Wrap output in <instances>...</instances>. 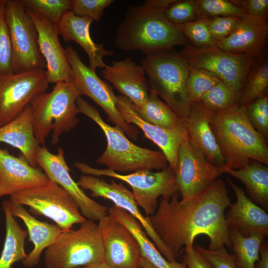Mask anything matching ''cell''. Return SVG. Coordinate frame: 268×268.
<instances>
[{
	"label": "cell",
	"instance_id": "1",
	"mask_svg": "<svg viewBox=\"0 0 268 268\" xmlns=\"http://www.w3.org/2000/svg\"><path fill=\"white\" fill-rule=\"evenodd\" d=\"M179 195L177 191L170 199L162 198L149 216L155 233L176 258L183 246H193L199 235L208 237L210 250L224 245L230 248L224 212L231 202L225 182L217 179L188 200L179 201Z\"/></svg>",
	"mask_w": 268,
	"mask_h": 268
},
{
	"label": "cell",
	"instance_id": "2",
	"mask_svg": "<svg viewBox=\"0 0 268 268\" xmlns=\"http://www.w3.org/2000/svg\"><path fill=\"white\" fill-rule=\"evenodd\" d=\"M187 41L164 10L143 4L129 7L115 36V44L121 50L140 51L146 56L170 50Z\"/></svg>",
	"mask_w": 268,
	"mask_h": 268
},
{
	"label": "cell",
	"instance_id": "3",
	"mask_svg": "<svg viewBox=\"0 0 268 268\" xmlns=\"http://www.w3.org/2000/svg\"><path fill=\"white\" fill-rule=\"evenodd\" d=\"M210 126L227 167L238 169L251 161L268 165L266 139L250 123L245 107L237 103L213 112Z\"/></svg>",
	"mask_w": 268,
	"mask_h": 268
},
{
	"label": "cell",
	"instance_id": "4",
	"mask_svg": "<svg viewBox=\"0 0 268 268\" xmlns=\"http://www.w3.org/2000/svg\"><path fill=\"white\" fill-rule=\"evenodd\" d=\"M79 113L94 121L103 132L107 145L96 160L97 163L117 173L140 170H163L167 160L161 151L138 146L130 141L118 126H111L102 118L99 111L81 96L76 101Z\"/></svg>",
	"mask_w": 268,
	"mask_h": 268
},
{
	"label": "cell",
	"instance_id": "5",
	"mask_svg": "<svg viewBox=\"0 0 268 268\" xmlns=\"http://www.w3.org/2000/svg\"><path fill=\"white\" fill-rule=\"evenodd\" d=\"M80 96L71 78L56 83L51 92L42 93L33 99L30 104L33 110V131L39 145H45L51 132L52 143H57L63 134L77 126L79 112L76 101Z\"/></svg>",
	"mask_w": 268,
	"mask_h": 268
},
{
	"label": "cell",
	"instance_id": "6",
	"mask_svg": "<svg viewBox=\"0 0 268 268\" xmlns=\"http://www.w3.org/2000/svg\"><path fill=\"white\" fill-rule=\"evenodd\" d=\"M141 65L148 76L149 89L185 120L191 108L186 90L190 67L185 58L168 50L146 56Z\"/></svg>",
	"mask_w": 268,
	"mask_h": 268
},
{
	"label": "cell",
	"instance_id": "7",
	"mask_svg": "<svg viewBox=\"0 0 268 268\" xmlns=\"http://www.w3.org/2000/svg\"><path fill=\"white\" fill-rule=\"evenodd\" d=\"M46 268H76L105 262L98 224L86 219L76 229L63 231L45 252Z\"/></svg>",
	"mask_w": 268,
	"mask_h": 268
},
{
	"label": "cell",
	"instance_id": "8",
	"mask_svg": "<svg viewBox=\"0 0 268 268\" xmlns=\"http://www.w3.org/2000/svg\"><path fill=\"white\" fill-rule=\"evenodd\" d=\"M74 166L83 174L100 177L107 176L120 180L128 184L138 206L146 216L153 215L158 206V199H170L178 191L176 174L172 168L153 172L140 170L128 174H121L108 169H97L81 162H75Z\"/></svg>",
	"mask_w": 268,
	"mask_h": 268
},
{
	"label": "cell",
	"instance_id": "9",
	"mask_svg": "<svg viewBox=\"0 0 268 268\" xmlns=\"http://www.w3.org/2000/svg\"><path fill=\"white\" fill-rule=\"evenodd\" d=\"M9 201L14 204L27 206L32 213L51 219L63 231L86 220L71 196L51 181L46 185L17 192L10 196Z\"/></svg>",
	"mask_w": 268,
	"mask_h": 268
},
{
	"label": "cell",
	"instance_id": "10",
	"mask_svg": "<svg viewBox=\"0 0 268 268\" xmlns=\"http://www.w3.org/2000/svg\"><path fill=\"white\" fill-rule=\"evenodd\" d=\"M5 16L12 47V72L45 69L46 63L39 51L36 28L21 0H6Z\"/></svg>",
	"mask_w": 268,
	"mask_h": 268
},
{
	"label": "cell",
	"instance_id": "11",
	"mask_svg": "<svg viewBox=\"0 0 268 268\" xmlns=\"http://www.w3.org/2000/svg\"><path fill=\"white\" fill-rule=\"evenodd\" d=\"M180 54L190 68L202 69L218 76L241 97L247 75L255 57L223 51L216 46L198 48L188 46Z\"/></svg>",
	"mask_w": 268,
	"mask_h": 268
},
{
	"label": "cell",
	"instance_id": "12",
	"mask_svg": "<svg viewBox=\"0 0 268 268\" xmlns=\"http://www.w3.org/2000/svg\"><path fill=\"white\" fill-rule=\"evenodd\" d=\"M65 50L72 69V78L80 95L91 98L104 111L111 122L131 138L136 139L138 132L135 127L127 123L121 115L117 107V96L112 87L82 61L71 46H67Z\"/></svg>",
	"mask_w": 268,
	"mask_h": 268
},
{
	"label": "cell",
	"instance_id": "13",
	"mask_svg": "<svg viewBox=\"0 0 268 268\" xmlns=\"http://www.w3.org/2000/svg\"><path fill=\"white\" fill-rule=\"evenodd\" d=\"M46 71L36 69L0 74V124L17 117L36 96L49 86Z\"/></svg>",
	"mask_w": 268,
	"mask_h": 268
},
{
	"label": "cell",
	"instance_id": "14",
	"mask_svg": "<svg viewBox=\"0 0 268 268\" xmlns=\"http://www.w3.org/2000/svg\"><path fill=\"white\" fill-rule=\"evenodd\" d=\"M224 167L209 162L188 137L179 148L175 173L182 200L190 199L205 190L224 173Z\"/></svg>",
	"mask_w": 268,
	"mask_h": 268
},
{
	"label": "cell",
	"instance_id": "15",
	"mask_svg": "<svg viewBox=\"0 0 268 268\" xmlns=\"http://www.w3.org/2000/svg\"><path fill=\"white\" fill-rule=\"evenodd\" d=\"M35 159L37 165L49 179L61 186L75 200L86 219L98 221L108 214L107 206L88 197L72 178L62 147H59L57 153L53 154L45 145H39L36 150Z\"/></svg>",
	"mask_w": 268,
	"mask_h": 268
},
{
	"label": "cell",
	"instance_id": "16",
	"mask_svg": "<svg viewBox=\"0 0 268 268\" xmlns=\"http://www.w3.org/2000/svg\"><path fill=\"white\" fill-rule=\"evenodd\" d=\"M76 183L81 189L90 191L92 197L108 199L132 215L140 223L163 256L169 262L176 261V257L155 233L149 216L144 215L140 211L132 192L122 183H117L113 180L108 183L100 177L85 174L81 175Z\"/></svg>",
	"mask_w": 268,
	"mask_h": 268
},
{
	"label": "cell",
	"instance_id": "17",
	"mask_svg": "<svg viewBox=\"0 0 268 268\" xmlns=\"http://www.w3.org/2000/svg\"><path fill=\"white\" fill-rule=\"evenodd\" d=\"M105 263L115 268H141L143 259L134 236L108 214L98 221Z\"/></svg>",
	"mask_w": 268,
	"mask_h": 268
},
{
	"label": "cell",
	"instance_id": "18",
	"mask_svg": "<svg viewBox=\"0 0 268 268\" xmlns=\"http://www.w3.org/2000/svg\"><path fill=\"white\" fill-rule=\"evenodd\" d=\"M117 107L124 120L140 129L144 135L161 149L169 166L176 173L178 168V151L181 144L188 137L184 120L173 128L165 129L143 120L126 97L117 96Z\"/></svg>",
	"mask_w": 268,
	"mask_h": 268
},
{
	"label": "cell",
	"instance_id": "19",
	"mask_svg": "<svg viewBox=\"0 0 268 268\" xmlns=\"http://www.w3.org/2000/svg\"><path fill=\"white\" fill-rule=\"evenodd\" d=\"M25 10L37 31L39 49L46 63L48 82L56 83L72 78L66 50L59 40L57 24L34 11L26 8Z\"/></svg>",
	"mask_w": 268,
	"mask_h": 268
},
{
	"label": "cell",
	"instance_id": "20",
	"mask_svg": "<svg viewBox=\"0 0 268 268\" xmlns=\"http://www.w3.org/2000/svg\"><path fill=\"white\" fill-rule=\"evenodd\" d=\"M50 182L44 171L30 165L21 154L16 157L0 148V198Z\"/></svg>",
	"mask_w": 268,
	"mask_h": 268
},
{
	"label": "cell",
	"instance_id": "21",
	"mask_svg": "<svg viewBox=\"0 0 268 268\" xmlns=\"http://www.w3.org/2000/svg\"><path fill=\"white\" fill-rule=\"evenodd\" d=\"M103 78L110 82L119 92L128 98L134 106L143 104L147 99L149 86L141 65L130 58L113 61L101 70Z\"/></svg>",
	"mask_w": 268,
	"mask_h": 268
},
{
	"label": "cell",
	"instance_id": "22",
	"mask_svg": "<svg viewBox=\"0 0 268 268\" xmlns=\"http://www.w3.org/2000/svg\"><path fill=\"white\" fill-rule=\"evenodd\" d=\"M236 197V201L230 205L225 218L228 229L236 228L245 237L260 234L268 235V214L248 198L245 191L227 178Z\"/></svg>",
	"mask_w": 268,
	"mask_h": 268
},
{
	"label": "cell",
	"instance_id": "23",
	"mask_svg": "<svg viewBox=\"0 0 268 268\" xmlns=\"http://www.w3.org/2000/svg\"><path fill=\"white\" fill-rule=\"evenodd\" d=\"M268 24L266 18L245 15L235 30L216 46L231 53L251 55L262 54L267 42Z\"/></svg>",
	"mask_w": 268,
	"mask_h": 268
},
{
	"label": "cell",
	"instance_id": "24",
	"mask_svg": "<svg viewBox=\"0 0 268 268\" xmlns=\"http://www.w3.org/2000/svg\"><path fill=\"white\" fill-rule=\"evenodd\" d=\"M92 21L89 18L76 16L69 11L57 25L59 34L65 42L74 41L86 52L89 59L88 67L95 71L97 68H105L107 65L103 58L114 53L105 49L103 44H96L92 40L90 33Z\"/></svg>",
	"mask_w": 268,
	"mask_h": 268
},
{
	"label": "cell",
	"instance_id": "25",
	"mask_svg": "<svg viewBox=\"0 0 268 268\" xmlns=\"http://www.w3.org/2000/svg\"><path fill=\"white\" fill-rule=\"evenodd\" d=\"M212 113L199 102L191 105L189 115L184 120L190 140L211 164L224 166L226 160L210 126Z\"/></svg>",
	"mask_w": 268,
	"mask_h": 268
},
{
	"label": "cell",
	"instance_id": "26",
	"mask_svg": "<svg viewBox=\"0 0 268 268\" xmlns=\"http://www.w3.org/2000/svg\"><path fill=\"white\" fill-rule=\"evenodd\" d=\"M9 205L13 216L23 222L27 228L29 241L34 245L27 258L22 261L24 267L33 268L38 265L42 251L52 245L63 231L56 224L36 219L23 205L14 204L10 201Z\"/></svg>",
	"mask_w": 268,
	"mask_h": 268
},
{
	"label": "cell",
	"instance_id": "27",
	"mask_svg": "<svg viewBox=\"0 0 268 268\" xmlns=\"http://www.w3.org/2000/svg\"><path fill=\"white\" fill-rule=\"evenodd\" d=\"M0 142L19 149L30 165L37 167L35 152L40 145L34 134L33 110L30 104L15 119L0 126Z\"/></svg>",
	"mask_w": 268,
	"mask_h": 268
},
{
	"label": "cell",
	"instance_id": "28",
	"mask_svg": "<svg viewBox=\"0 0 268 268\" xmlns=\"http://www.w3.org/2000/svg\"><path fill=\"white\" fill-rule=\"evenodd\" d=\"M108 213L131 231L139 244L142 257L155 267L188 268L184 263L167 261L149 239L140 223L128 212L113 204L108 208Z\"/></svg>",
	"mask_w": 268,
	"mask_h": 268
},
{
	"label": "cell",
	"instance_id": "29",
	"mask_svg": "<svg viewBox=\"0 0 268 268\" xmlns=\"http://www.w3.org/2000/svg\"><path fill=\"white\" fill-rule=\"evenodd\" d=\"M227 173L241 181L252 201L265 209L268 208V168L261 163L252 161L244 167L233 169L224 167Z\"/></svg>",
	"mask_w": 268,
	"mask_h": 268
},
{
	"label": "cell",
	"instance_id": "30",
	"mask_svg": "<svg viewBox=\"0 0 268 268\" xmlns=\"http://www.w3.org/2000/svg\"><path fill=\"white\" fill-rule=\"evenodd\" d=\"M5 218V236L0 256V268H11L12 265L27 258L25 252L27 230L22 229L10 210L9 201L2 202Z\"/></svg>",
	"mask_w": 268,
	"mask_h": 268
},
{
	"label": "cell",
	"instance_id": "31",
	"mask_svg": "<svg viewBox=\"0 0 268 268\" xmlns=\"http://www.w3.org/2000/svg\"><path fill=\"white\" fill-rule=\"evenodd\" d=\"M229 239L237 268H254L260 259V249L266 238L260 234L249 237L243 236L236 228H230Z\"/></svg>",
	"mask_w": 268,
	"mask_h": 268
},
{
	"label": "cell",
	"instance_id": "32",
	"mask_svg": "<svg viewBox=\"0 0 268 268\" xmlns=\"http://www.w3.org/2000/svg\"><path fill=\"white\" fill-rule=\"evenodd\" d=\"M133 106L143 120L163 128H173L183 120L180 119L169 106L150 89L148 97L143 104L137 107L134 105Z\"/></svg>",
	"mask_w": 268,
	"mask_h": 268
},
{
	"label": "cell",
	"instance_id": "33",
	"mask_svg": "<svg viewBox=\"0 0 268 268\" xmlns=\"http://www.w3.org/2000/svg\"><path fill=\"white\" fill-rule=\"evenodd\" d=\"M268 62L267 59L254 61L247 75L241 95L240 105L245 107L267 93Z\"/></svg>",
	"mask_w": 268,
	"mask_h": 268
},
{
	"label": "cell",
	"instance_id": "34",
	"mask_svg": "<svg viewBox=\"0 0 268 268\" xmlns=\"http://www.w3.org/2000/svg\"><path fill=\"white\" fill-rule=\"evenodd\" d=\"M221 80L216 74L207 70L190 68L186 90L190 104L199 102L211 88Z\"/></svg>",
	"mask_w": 268,
	"mask_h": 268
},
{
	"label": "cell",
	"instance_id": "35",
	"mask_svg": "<svg viewBox=\"0 0 268 268\" xmlns=\"http://www.w3.org/2000/svg\"><path fill=\"white\" fill-rule=\"evenodd\" d=\"M239 97L226 83L221 80L211 88L199 101L212 112L228 109L237 104Z\"/></svg>",
	"mask_w": 268,
	"mask_h": 268
},
{
	"label": "cell",
	"instance_id": "36",
	"mask_svg": "<svg viewBox=\"0 0 268 268\" xmlns=\"http://www.w3.org/2000/svg\"><path fill=\"white\" fill-rule=\"evenodd\" d=\"M198 18L216 16L243 17L246 14L232 0H195Z\"/></svg>",
	"mask_w": 268,
	"mask_h": 268
},
{
	"label": "cell",
	"instance_id": "37",
	"mask_svg": "<svg viewBox=\"0 0 268 268\" xmlns=\"http://www.w3.org/2000/svg\"><path fill=\"white\" fill-rule=\"evenodd\" d=\"M26 9L34 11L58 24L64 15L70 11L71 0H21Z\"/></svg>",
	"mask_w": 268,
	"mask_h": 268
},
{
	"label": "cell",
	"instance_id": "38",
	"mask_svg": "<svg viewBox=\"0 0 268 268\" xmlns=\"http://www.w3.org/2000/svg\"><path fill=\"white\" fill-rule=\"evenodd\" d=\"M193 46L198 48H208L216 46L206 23V18H199L196 20L176 25Z\"/></svg>",
	"mask_w": 268,
	"mask_h": 268
},
{
	"label": "cell",
	"instance_id": "39",
	"mask_svg": "<svg viewBox=\"0 0 268 268\" xmlns=\"http://www.w3.org/2000/svg\"><path fill=\"white\" fill-rule=\"evenodd\" d=\"M246 108L247 117L252 126L266 139L268 137V97L266 93Z\"/></svg>",
	"mask_w": 268,
	"mask_h": 268
},
{
	"label": "cell",
	"instance_id": "40",
	"mask_svg": "<svg viewBox=\"0 0 268 268\" xmlns=\"http://www.w3.org/2000/svg\"><path fill=\"white\" fill-rule=\"evenodd\" d=\"M6 0H0V74L12 72V47L5 16Z\"/></svg>",
	"mask_w": 268,
	"mask_h": 268
},
{
	"label": "cell",
	"instance_id": "41",
	"mask_svg": "<svg viewBox=\"0 0 268 268\" xmlns=\"http://www.w3.org/2000/svg\"><path fill=\"white\" fill-rule=\"evenodd\" d=\"M115 1L114 0H71L70 11L78 16L86 17L98 21L105 9Z\"/></svg>",
	"mask_w": 268,
	"mask_h": 268
},
{
	"label": "cell",
	"instance_id": "42",
	"mask_svg": "<svg viewBox=\"0 0 268 268\" xmlns=\"http://www.w3.org/2000/svg\"><path fill=\"white\" fill-rule=\"evenodd\" d=\"M167 18L175 25L198 19L195 0H176L164 11Z\"/></svg>",
	"mask_w": 268,
	"mask_h": 268
},
{
	"label": "cell",
	"instance_id": "43",
	"mask_svg": "<svg viewBox=\"0 0 268 268\" xmlns=\"http://www.w3.org/2000/svg\"><path fill=\"white\" fill-rule=\"evenodd\" d=\"M241 18L236 16L206 18L209 31L217 44L233 33L238 25Z\"/></svg>",
	"mask_w": 268,
	"mask_h": 268
},
{
	"label": "cell",
	"instance_id": "44",
	"mask_svg": "<svg viewBox=\"0 0 268 268\" xmlns=\"http://www.w3.org/2000/svg\"><path fill=\"white\" fill-rule=\"evenodd\" d=\"M196 249L212 265L213 268H237L234 256L224 246L216 250H210L197 246Z\"/></svg>",
	"mask_w": 268,
	"mask_h": 268
},
{
	"label": "cell",
	"instance_id": "45",
	"mask_svg": "<svg viewBox=\"0 0 268 268\" xmlns=\"http://www.w3.org/2000/svg\"><path fill=\"white\" fill-rule=\"evenodd\" d=\"M247 15L267 19L268 15V0H233Z\"/></svg>",
	"mask_w": 268,
	"mask_h": 268
},
{
	"label": "cell",
	"instance_id": "46",
	"mask_svg": "<svg viewBox=\"0 0 268 268\" xmlns=\"http://www.w3.org/2000/svg\"><path fill=\"white\" fill-rule=\"evenodd\" d=\"M183 263L188 268H213L210 263L193 246L185 247Z\"/></svg>",
	"mask_w": 268,
	"mask_h": 268
},
{
	"label": "cell",
	"instance_id": "47",
	"mask_svg": "<svg viewBox=\"0 0 268 268\" xmlns=\"http://www.w3.org/2000/svg\"><path fill=\"white\" fill-rule=\"evenodd\" d=\"M176 0H146L142 4L148 7L165 11Z\"/></svg>",
	"mask_w": 268,
	"mask_h": 268
},
{
	"label": "cell",
	"instance_id": "48",
	"mask_svg": "<svg viewBox=\"0 0 268 268\" xmlns=\"http://www.w3.org/2000/svg\"><path fill=\"white\" fill-rule=\"evenodd\" d=\"M254 268H268V245L263 243L260 249V259L255 265Z\"/></svg>",
	"mask_w": 268,
	"mask_h": 268
},
{
	"label": "cell",
	"instance_id": "49",
	"mask_svg": "<svg viewBox=\"0 0 268 268\" xmlns=\"http://www.w3.org/2000/svg\"><path fill=\"white\" fill-rule=\"evenodd\" d=\"M76 268H115L107 265L105 262L98 263L95 264L89 265L83 267H78Z\"/></svg>",
	"mask_w": 268,
	"mask_h": 268
},
{
	"label": "cell",
	"instance_id": "50",
	"mask_svg": "<svg viewBox=\"0 0 268 268\" xmlns=\"http://www.w3.org/2000/svg\"><path fill=\"white\" fill-rule=\"evenodd\" d=\"M141 266L142 268H156L143 258L142 260Z\"/></svg>",
	"mask_w": 268,
	"mask_h": 268
},
{
	"label": "cell",
	"instance_id": "51",
	"mask_svg": "<svg viewBox=\"0 0 268 268\" xmlns=\"http://www.w3.org/2000/svg\"><path fill=\"white\" fill-rule=\"evenodd\" d=\"M1 126V125L0 124V126Z\"/></svg>",
	"mask_w": 268,
	"mask_h": 268
}]
</instances>
